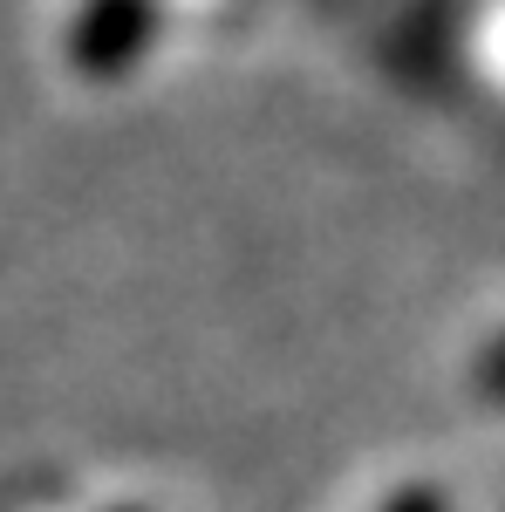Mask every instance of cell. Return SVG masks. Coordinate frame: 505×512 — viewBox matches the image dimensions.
Returning <instances> with one entry per match:
<instances>
[{
	"instance_id": "6da1fadb",
	"label": "cell",
	"mask_w": 505,
	"mask_h": 512,
	"mask_svg": "<svg viewBox=\"0 0 505 512\" xmlns=\"http://www.w3.org/2000/svg\"><path fill=\"white\" fill-rule=\"evenodd\" d=\"M144 41H151V7L144 0H89L69 48H76V62L89 76H117L144 55Z\"/></svg>"
},
{
	"instance_id": "7a4b0ae2",
	"label": "cell",
	"mask_w": 505,
	"mask_h": 512,
	"mask_svg": "<svg viewBox=\"0 0 505 512\" xmlns=\"http://www.w3.org/2000/svg\"><path fill=\"white\" fill-rule=\"evenodd\" d=\"M383 512H451V499L437 492V485H403V492H389Z\"/></svg>"
},
{
	"instance_id": "3957f363",
	"label": "cell",
	"mask_w": 505,
	"mask_h": 512,
	"mask_svg": "<svg viewBox=\"0 0 505 512\" xmlns=\"http://www.w3.org/2000/svg\"><path fill=\"white\" fill-rule=\"evenodd\" d=\"M478 390L505 403V335L492 342V349H485V362H478Z\"/></svg>"
}]
</instances>
